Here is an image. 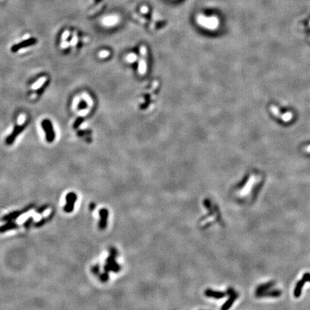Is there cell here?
I'll use <instances>...</instances> for the list:
<instances>
[{"mask_svg":"<svg viewBox=\"0 0 310 310\" xmlns=\"http://www.w3.org/2000/svg\"><path fill=\"white\" fill-rule=\"evenodd\" d=\"M147 71V49L145 45L140 48V58L139 60L138 72L140 75H144Z\"/></svg>","mask_w":310,"mask_h":310,"instance_id":"cell-2","label":"cell"},{"mask_svg":"<svg viewBox=\"0 0 310 310\" xmlns=\"http://www.w3.org/2000/svg\"><path fill=\"white\" fill-rule=\"evenodd\" d=\"M35 43L36 40H34V39H29V40H27L25 41L21 42L20 43L14 45V46L11 48V50H12V51L14 52V53H16L17 51L20 50V49H22V48H26V47L34 45Z\"/></svg>","mask_w":310,"mask_h":310,"instance_id":"cell-5","label":"cell"},{"mask_svg":"<svg viewBox=\"0 0 310 310\" xmlns=\"http://www.w3.org/2000/svg\"><path fill=\"white\" fill-rule=\"evenodd\" d=\"M41 125L43 129L45 131V139H46L47 142L48 143H52L53 142H54L55 139V133L52 122L48 119H45L41 122Z\"/></svg>","mask_w":310,"mask_h":310,"instance_id":"cell-1","label":"cell"},{"mask_svg":"<svg viewBox=\"0 0 310 310\" xmlns=\"http://www.w3.org/2000/svg\"><path fill=\"white\" fill-rule=\"evenodd\" d=\"M228 293L230 294V298L228 301L224 304L223 306H222L221 310H228L232 306L233 303L236 301L238 297V294H236V293L234 292V290H233V289H231V288L228 289Z\"/></svg>","mask_w":310,"mask_h":310,"instance_id":"cell-4","label":"cell"},{"mask_svg":"<svg viewBox=\"0 0 310 310\" xmlns=\"http://www.w3.org/2000/svg\"><path fill=\"white\" fill-rule=\"evenodd\" d=\"M87 107H88L87 102H86L85 100H81V101H80V102L78 105V111L84 110V109H87Z\"/></svg>","mask_w":310,"mask_h":310,"instance_id":"cell-12","label":"cell"},{"mask_svg":"<svg viewBox=\"0 0 310 310\" xmlns=\"http://www.w3.org/2000/svg\"><path fill=\"white\" fill-rule=\"evenodd\" d=\"M48 83H49V81H45V82L43 84V85H42L41 86H40V88L37 89V91H36V94H37V95H41L42 93H43V92L45 91V89H46V88H47V86H48Z\"/></svg>","mask_w":310,"mask_h":310,"instance_id":"cell-11","label":"cell"},{"mask_svg":"<svg viewBox=\"0 0 310 310\" xmlns=\"http://www.w3.org/2000/svg\"><path fill=\"white\" fill-rule=\"evenodd\" d=\"M305 283H306V281H305L304 279H303V278L297 282V285H296L295 289H294V297H297H297H300V295H301V294H302V287H303Z\"/></svg>","mask_w":310,"mask_h":310,"instance_id":"cell-9","label":"cell"},{"mask_svg":"<svg viewBox=\"0 0 310 310\" xmlns=\"http://www.w3.org/2000/svg\"><path fill=\"white\" fill-rule=\"evenodd\" d=\"M27 124V122H25L24 123H22V124H21V125L17 124L16 126L14 127L13 131H12V133L9 134L8 137L6 138V139H5L6 144H7V145L12 144L13 142L15 141V139H16V138L18 137V136L20 135V134H21L23 131H24L25 129Z\"/></svg>","mask_w":310,"mask_h":310,"instance_id":"cell-3","label":"cell"},{"mask_svg":"<svg viewBox=\"0 0 310 310\" xmlns=\"http://www.w3.org/2000/svg\"><path fill=\"white\" fill-rule=\"evenodd\" d=\"M83 122V117H79V118H78L75 121L74 123H73V129H78V128L81 126V124Z\"/></svg>","mask_w":310,"mask_h":310,"instance_id":"cell-13","label":"cell"},{"mask_svg":"<svg viewBox=\"0 0 310 310\" xmlns=\"http://www.w3.org/2000/svg\"><path fill=\"white\" fill-rule=\"evenodd\" d=\"M205 294L207 297H213V298H215L217 299H220L223 298V297L226 296L225 293L221 292H215V291L212 290V289H207L205 292Z\"/></svg>","mask_w":310,"mask_h":310,"instance_id":"cell-6","label":"cell"},{"mask_svg":"<svg viewBox=\"0 0 310 310\" xmlns=\"http://www.w3.org/2000/svg\"><path fill=\"white\" fill-rule=\"evenodd\" d=\"M281 295V292L278 289L276 290H272L270 292H265L262 293H258L256 294V296L257 297H278Z\"/></svg>","mask_w":310,"mask_h":310,"instance_id":"cell-7","label":"cell"},{"mask_svg":"<svg viewBox=\"0 0 310 310\" xmlns=\"http://www.w3.org/2000/svg\"><path fill=\"white\" fill-rule=\"evenodd\" d=\"M275 284V283L274 282V281H270V282H268L267 283V284H261L260 285V286H258L257 287V289H256V294H258V293H262V292H267L269 289H270L271 288L273 287L274 285Z\"/></svg>","mask_w":310,"mask_h":310,"instance_id":"cell-8","label":"cell"},{"mask_svg":"<svg viewBox=\"0 0 310 310\" xmlns=\"http://www.w3.org/2000/svg\"><path fill=\"white\" fill-rule=\"evenodd\" d=\"M136 59V55L134 54H130L127 56V60L129 62H133V61L135 60Z\"/></svg>","mask_w":310,"mask_h":310,"instance_id":"cell-15","label":"cell"},{"mask_svg":"<svg viewBox=\"0 0 310 310\" xmlns=\"http://www.w3.org/2000/svg\"><path fill=\"white\" fill-rule=\"evenodd\" d=\"M117 22H118V18L116 16H109L103 19L102 23L104 25L112 26L116 24Z\"/></svg>","mask_w":310,"mask_h":310,"instance_id":"cell-10","label":"cell"},{"mask_svg":"<svg viewBox=\"0 0 310 310\" xmlns=\"http://www.w3.org/2000/svg\"><path fill=\"white\" fill-rule=\"evenodd\" d=\"M303 279H304L305 281H309L310 282V274L309 273H305L303 275Z\"/></svg>","mask_w":310,"mask_h":310,"instance_id":"cell-16","label":"cell"},{"mask_svg":"<svg viewBox=\"0 0 310 310\" xmlns=\"http://www.w3.org/2000/svg\"><path fill=\"white\" fill-rule=\"evenodd\" d=\"M109 55V53L108 51H101V53H100L99 55L100 57L101 58H105L106 57V56H108Z\"/></svg>","mask_w":310,"mask_h":310,"instance_id":"cell-17","label":"cell"},{"mask_svg":"<svg viewBox=\"0 0 310 310\" xmlns=\"http://www.w3.org/2000/svg\"><path fill=\"white\" fill-rule=\"evenodd\" d=\"M70 36V32H68V30L65 31V32H64L63 34H62V41H65V40H67V39L68 38V37Z\"/></svg>","mask_w":310,"mask_h":310,"instance_id":"cell-14","label":"cell"}]
</instances>
